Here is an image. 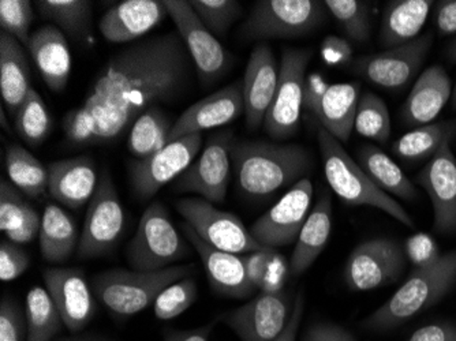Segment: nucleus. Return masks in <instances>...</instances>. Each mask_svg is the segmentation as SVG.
Returning a JSON list of instances; mask_svg holds the SVG:
<instances>
[{
    "label": "nucleus",
    "instance_id": "nucleus-58",
    "mask_svg": "<svg viewBox=\"0 0 456 341\" xmlns=\"http://www.w3.org/2000/svg\"><path fill=\"white\" fill-rule=\"evenodd\" d=\"M0 122H2V127H4V129L6 130V132L12 133L10 126L7 125L6 112H4V107H2V114H0Z\"/></svg>",
    "mask_w": 456,
    "mask_h": 341
},
{
    "label": "nucleus",
    "instance_id": "nucleus-1",
    "mask_svg": "<svg viewBox=\"0 0 456 341\" xmlns=\"http://www.w3.org/2000/svg\"><path fill=\"white\" fill-rule=\"evenodd\" d=\"M193 66L178 32L135 41L107 61L81 105L68 112L66 137L76 145L114 142L147 110L176 101Z\"/></svg>",
    "mask_w": 456,
    "mask_h": 341
},
{
    "label": "nucleus",
    "instance_id": "nucleus-19",
    "mask_svg": "<svg viewBox=\"0 0 456 341\" xmlns=\"http://www.w3.org/2000/svg\"><path fill=\"white\" fill-rule=\"evenodd\" d=\"M433 207V230L439 235L456 232V158L451 142L444 143L417 175Z\"/></svg>",
    "mask_w": 456,
    "mask_h": 341
},
{
    "label": "nucleus",
    "instance_id": "nucleus-41",
    "mask_svg": "<svg viewBox=\"0 0 456 341\" xmlns=\"http://www.w3.org/2000/svg\"><path fill=\"white\" fill-rule=\"evenodd\" d=\"M189 4L205 28L216 37H223L242 15V6L235 0H191Z\"/></svg>",
    "mask_w": 456,
    "mask_h": 341
},
{
    "label": "nucleus",
    "instance_id": "nucleus-12",
    "mask_svg": "<svg viewBox=\"0 0 456 341\" xmlns=\"http://www.w3.org/2000/svg\"><path fill=\"white\" fill-rule=\"evenodd\" d=\"M407 266L406 248L388 238L361 243L345 266V281L353 291H373L395 283Z\"/></svg>",
    "mask_w": 456,
    "mask_h": 341
},
{
    "label": "nucleus",
    "instance_id": "nucleus-16",
    "mask_svg": "<svg viewBox=\"0 0 456 341\" xmlns=\"http://www.w3.org/2000/svg\"><path fill=\"white\" fill-rule=\"evenodd\" d=\"M293 304L281 289L263 291L248 304L223 313L217 321L227 325L240 341H273L286 329Z\"/></svg>",
    "mask_w": 456,
    "mask_h": 341
},
{
    "label": "nucleus",
    "instance_id": "nucleus-43",
    "mask_svg": "<svg viewBox=\"0 0 456 341\" xmlns=\"http://www.w3.org/2000/svg\"><path fill=\"white\" fill-rule=\"evenodd\" d=\"M33 12L29 0H2L0 2V28L27 48L29 43Z\"/></svg>",
    "mask_w": 456,
    "mask_h": 341
},
{
    "label": "nucleus",
    "instance_id": "nucleus-38",
    "mask_svg": "<svg viewBox=\"0 0 456 341\" xmlns=\"http://www.w3.org/2000/svg\"><path fill=\"white\" fill-rule=\"evenodd\" d=\"M18 137L27 145L38 146L45 142L53 130V119L45 100L32 88L14 117Z\"/></svg>",
    "mask_w": 456,
    "mask_h": 341
},
{
    "label": "nucleus",
    "instance_id": "nucleus-20",
    "mask_svg": "<svg viewBox=\"0 0 456 341\" xmlns=\"http://www.w3.org/2000/svg\"><path fill=\"white\" fill-rule=\"evenodd\" d=\"M45 283L65 327L71 333L86 329L96 314V302L86 273L77 268H48Z\"/></svg>",
    "mask_w": 456,
    "mask_h": 341
},
{
    "label": "nucleus",
    "instance_id": "nucleus-37",
    "mask_svg": "<svg viewBox=\"0 0 456 341\" xmlns=\"http://www.w3.org/2000/svg\"><path fill=\"white\" fill-rule=\"evenodd\" d=\"M25 314L28 341H53L65 325L50 292L43 287H33L28 292Z\"/></svg>",
    "mask_w": 456,
    "mask_h": 341
},
{
    "label": "nucleus",
    "instance_id": "nucleus-53",
    "mask_svg": "<svg viewBox=\"0 0 456 341\" xmlns=\"http://www.w3.org/2000/svg\"><path fill=\"white\" fill-rule=\"evenodd\" d=\"M435 27L439 35H456V0H443L437 4Z\"/></svg>",
    "mask_w": 456,
    "mask_h": 341
},
{
    "label": "nucleus",
    "instance_id": "nucleus-9",
    "mask_svg": "<svg viewBox=\"0 0 456 341\" xmlns=\"http://www.w3.org/2000/svg\"><path fill=\"white\" fill-rule=\"evenodd\" d=\"M126 225L125 210L109 171H102L86 223L79 235L77 256L81 260L102 257L114 250Z\"/></svg>",
    "mask_w": 456,
    "mask_h": 341
},
{
    "label": "nucleus",
    "instance_id": "nucleus-50",
    "mask_svg": "<svg viewBox=\"0 0 456 341\" xmlns=\"http://www.w3.org/2000/svg\"><path fill=\"white\" fill-rule=\"evenodd\" d=\"M301 341H357L347 329L332 322H314L307 328Z\"/></svg>",
    "mask_w": 456,
    "mask_h": 341
},
{
    "label": "nucleus",
    "instance_id": "nucleus-52",
    "mask_svg": "<svg viewBox=\"0 0 456 341\" xmlns=\"http://www.w3.org/2000/svg\"><path fill=\"white\" fill-rule=\"evenodd\" d=\"M407 341H456V324L439 321L424 325L412 333Z\"/></svg>",
    "mask_w": 456,
    "mask_h": 341
},
{
    "label": "nucleus",
    "instance_id": "nucleus-34",
    "mask_svg": "<svg viewBox=\"0 0 456 341\" xmlns=\"http://www.w3.org/2000/svg\"><path fill=\"white\" fill-rule=\"evenodd\" d=\"M38 12L73 40L92 36V4L88 0H38Z\"/></svg>",
    "mask_w": 456,
    "mask_h": 341
},
{
    "label": "nucleus",
    "instance_id": "nucleus-42",
    "mask_svg": "<svg viewBox=\"0 0 456 341\" xmlns=\"http://www.w3.org/2000/svg\"><path fill=\"white\" fill-rule=\"evenodd\" d=\"M197 299V283L193 277H184L182 280L164 289L155 304V315L160 321H170L183 314Z\"/></svg>",
    "mask_w": 456,
    "mask_h": 341
},
{
    "label": "nucleus",
    "instance_id": "nucleus-25",
    "mask_svg": "<svg viewBox=\"0 0 456 341\" xmlns=\"http://www.w3.org/2000/svg\"><path fill=\"white\" fill-rule=\"evenodd\" d=\"M48 193L69 209L91 202L99 186L96 166L89 156L66 158L48 166Z\"/></svg>",
    "mask_w": 456,
    "mask_h": 341
},
{
    "label": "nucleus",
    "instance_id": "nucleus-17",
    "mask_svg": "<svg viewBox=\"0 0 456 341\" xmlns=\"http://www.w3.org/2000/svg\"><path fill=\"white\" fill-rule=\"evenodd\" d=\"M314 184L310 179L297 182L281 201L264 213L250 228L252 237L264 248H286L298 240L299 232L310 213Z\"/></svg>",
    "mask_w": 456,
    "mask_h": 341
},
{
    "label": "nucleus",
    "instance_id": "nucleus-44",
    "mask_svg": "<svg viewBox=\"0 0 456 341\" xmlns=\"http://www.w3.org/2000/svg\"><path fill=\"white\" fill-rule=\"evenodd\" d=\"M22 191L7 179L0 181V230L9 232L20 224L29 209L30 204L25 201Z\"/></svg>",
    "mask_w": 456,
    "mask_h": 341
},
{
    "label": "nucleus",
    "instance_id": "nucleus-40",
    "mask_svg": "<svg viewBox=\"0 0 456 341\" xmlns=\"http://www.w3.org/2000/svg\"><path fill=\"white\" fill-rule=\"evenodd\" d=\"M325 9L350 40L363 43L370 35V4L362 0H325Z\"/></svg>",
    "mask_w": 456,
    "mask_h": 341
},
{
    "label": "nucleus",
    "instance_id": "nucleus-8",
    "mask_svg": "<svg viewBox=\"0 0 456 341\" xmlns=\"http://www.w3.org/2000/svg\"><path fill=\"white\" fill-rule=\"evenodd\" d=\"M312 55L314 53L305 48L284 51L279 69L278 89L264 120V129L273 140H289L298 130L304 109L307 66Z\"/></svg>",
    "mask_w": 456,
    "mask_h": 341
},
{
    "label": "nucleus",
    "instance_id": "nucleus-14",
    "mask_svg": "<svg viewBox=\"0 0 456 341\" xmlns=\"http://www.w3.org/2000/svg\"><path fill=\"white\" fill-rule=\"evenodd\" d=\"M232 132L212 135L201 155L178 179L174 189L179 193L197 194L211 204H222L227 196L232 171Z\"/></svg>",
    "mask_w": 456,
    "mask_h": 341
},
{
    "label": "nucleus",
    "instance_id": "nucleus-18",
    "mask_svg": "<svg viewBox=\"0 0 456 341\" xmlns=\"http://www.w3.org/2000/svg\"><path fill=\"white\" fill-rule=\"evenodd\" d=\"M202 134H191L168 142L151 158L130 166V181L141 199H152L161 187L178 179L191 166L202 146Z\"/></svg>",
    "mask_w": 456,
    "mask_h": 341
},
{
    "label": "nucleus",
    "instance_id": "nucleus-39",
    "mask_svg": "<svg viewBox=\"0 0 456 341\" xmlns=\"http://www.w3.org/2000/svg\"><path fill=\"white\" fill-rule=\"evenodd\" d=\"M354 130L362 137L386 143L391 135V117L387 104L378 94L366 92L361 96L355 114Z\"/></svg>",
    "mask_w": 456,
    "mask_h": 341
},
{
    "label": "nucleus",
    "instance_id": "nucleus-59",
    "mask_svg": "<svg viewBox=\"0 0 456 341\" xmlns=\"http://www.w3.org/2000/svg\"><path fill=\"white\" fill-rule=\"evenodd\" d=\"M452 104H453V109L456 110V84H455V88H453V91H452Z\"/></svg>",
    "mask_w": 456,
    "mask_h": 341
},
{
    "label": "nucleus",
    "instance_id": "nucleus-3",
    "mask_svg": "<svg viewBox=\"0 0 456 341\" xmlns=\"http://www.w3.org/2000/svg\"><path fill=\"white\" fill-rule=\"evenodd\" d=\"M455 284L456 250H452L416 266L401 288L369 315L362 327L371 332L395 329L442 301Z\"/></svg>",
    "mask_w": 456,
    "mask_h": 341
},
{
    "label": "nucleus",
    "instance_id": "nucleus-22",
    "mask_svg": "<svg viewBox=\"0 0 456 341\" xmlns=\"http://www.w3.org/2000/svg\"><path fill=\"white\" fill-rule=\"evenodd\" d=\"M182 230L196 248L214 291L235 299H245L255 294L257 288L248 277L243 256L212 248L189 224H184Z\"/></svg>",
    "mask_w": 456,
    "mask_h": 341
},
{
    "label": "nucleus",
    "instance_id": "nucleus-26",
    "mask_svg": "<svg viewBox=\"0 0 456 341\" xmlns=\"http://www.w3.org/2000/svg\"><path fill=\"white\" fill-rule=\"evenodd\" d=\"M28 51L50 91H65L71 73L68 37L55 25H45L30 35Z\"/></svg>",
    "mask_w": 456,
    "mask_h": 341
},
{
    "label": "nucleus",
    "instance_id": "nucleus-10",
    "mask_svg": "<svg viewBox=\"0 0 456 341\" xmlns=\"http://www.w3.org/2000/svg\"><path fill=\"white\" fill-rule=\"evenodd\" d=\"M175 209L186 220V224L212 248L232 254L264 250L240 217L217 209L207 199L200 197L181 199L175 202Z\"/></svg>",
    "mask_w": 456,
    "mask_h": 341
},
{
    "label": "nucleus",
    "instance_id": "nucleus-33",
    "mask_svg": "<svg viewBox=\"0 0 456 341\" xmlns=\"http://www.w3.org/2000/svg\"><path fill=\"white\" fill-rule=\"evenodd\" d=\"M456 137V122H435L410 130L392 145V152L401 160L419 163L439 152L442 146Z\"/></svg>",
    "mask_w": 456,
    "mask_h": 341
},
{
    "label": "nucleus",
    "instance_id": "nucleus-35",
    "mask_svg": "<svg viewBox=\"0 0 456 341\" xmlns=\"http://www.w3.org/2000/svg\"><path fill=\"white\" fill-rule=\"evenodd\" d=\"M6 171L10 182L30 199H40L48 190V166H43L24 146H7Z\"/></svg>",
    "mask_w": 456,
    "mask_h": 341
},
{
    "label": "nucleus",
    "instance_id": "nucleus-31",
    "mask_svg": "<svg viewBox=\"0 0 456 341\" xmlns=\"http://www.w3.org/2000/svg\"><path fill=\"white\" fill-rule=\"evenodd\" d=\"M38 238L41 256L50 264L66 263L78 248L76 222L56 204L45 207Z\"/></svg>",
    "mask_w": 456,
    "mask_h": 341
},
{
    "label": "nucleus",
    "instance_id": "nucleus-56",
    "mask_svg": "<svg viewBox=\"0 0 456 341\" xmlns=\"http://www.w3.org/2000/svg\"><path fill=\"white\" fill-rule=\"evenodd\" d=\"M58 341H106L102 338L94 337V336H74V337L61 338Z\"/></svg>",
    "mask_w": 456,
    "mask_h": 341
},
{
    "label": "nucleus",
    "instance_id": "nucleus-45",
    "mask_svg": "<svg viewBox=\"0 0 456 341\" xmlns=\"http://www.w3.org/2000/svg\"><path fill=\"white\" fill-rule=\"evenodd\" d=\"M0 341H28L27 314L12 297L0 304Z\"/></svg>",
    "mask_w": 456,
    "mask_h": 341
},
{
    "label": "nucleus",
    "instance_id": "nucleus-48",
    "mask_svg": "<svg viewBox=\"0 0 456 341\" xmlns=\"http://www.w3.org/2000/svg\"><path fill=\"white\" fill-rule=\"evenodd\" d=\"M41 220L40 213L30 205L24 219L20 220L17 227L6 232L7 240L15 243V245H27L36 240L40 235Z\"/></svg>",
    "mask_w": 456,
    "mask_h": 341
},
{
    "label": "nucleus",
    "instance_id": "nucleus-47",
    "mask_svg": "<svg viewBox=\"0 0 456 341\" xmlns=\"http://www.w3.org/2000/svg\"><path fill=\"white\" fill-rule=\"evenodd\" d=\"M322 56L330 66H346L353 61V45L347 38L327 36L322 43Z\"/></svg>",
    "mask_w": 456,
    "mask_h": 341
},
{
    "label": "nucleus",
    "instance_id": "nucleus-32",
    "mask_svg": "<svg viewBox=\"0 0 456 341\" xmlns=\"http://www.w3.org/2000/svg\"><path fill=\"white\" fill-rule=\"evenodd\" d=\"M358 161L369 178L389 196L392 194L404 201L419 199V190L414 183L404 175L401 166L378 146L363 145L358 150Z\"/></svg>",
    "mask_w": 456,
    "mask_h": 341
},
{
    "label": "nucleus",
    "instance_id": "nucleus-27",
    "mask_svg": "<svg viewBox=\"0 0 456 341\" xmlns=\"http://www.w3.org/2000/svg\"><path fill=\"white\" fill-rule=\"evenodd\" d=\"M452 96L451 78L442 66H430L417 79L402 109V122L416 129L435 122Z\"/></svg>",
    "mask_w": 456,
    "mask_h": 341
},
{
    "label": "nucleus",
    "instance_id": "nucleus-2",
    "mask_svg": "<svg viewBox=\"0 0 456 341\" xmlns=\"http://www.w3.org/2000/svg\"><path fill=\"white\" fill-rule=\"evenodd\" d=\"M232 158L240 191L255 199L294 186L312 166L306 149L296 143L238 142L232 146Z\"/></svg>",
    "mask_w": 456,
    "mask_h": 341
},
{
    "label": "nucleus",
    "instance_id": "nucleus-15",
    "mask_svg": "<svg viewBox=\"0 0 456 341\" xmlns=\"http://www.w3.org/2000/svg\"><path fill=\"white\" fill-rule=\"evenodd\" d=\"M432 45L433 33L427 32L407 45L355 59L351 68L379 88L399 91L417 76Z\"/></svg>",
    "mask_w": 456,
    "mask_h": 341
},
{
    "label": "nucleus",
    "instance_id": "nucleus-23",
    "mask_svg": "<svg viewBox=\"0 0 456 341\" xmlns=\"http://www.w3.org/2000/svg\"><path fill=\"white\" fill-rule=\"evenodd\" d=\"M278 82L279 70L275 55L266 43H258L250 53L242 79L246 125L248 129L257 130L264 125L266 112L275 97Z\"/></svg>",
    "mask_w": 456,
    "mask_h": 341
},
{
    "label": "nucleus",
    "instance_id": "nucleus-21",
    "mask_svg": "<svg viewBox=\"0 0 456 341\" xmlns=\"http://www.w3.org/2000/svg\"><path fill=\"white\" fill-rule=\"evenodd\" d=\"M243 112H245V102H243L242 81L232 82L225 88L191 105L174 123L168 142L186 135L201 134L204 130L228 125L234 122Z\"/></svg>",
    "mask_w": 456,
    "mask_h": 341
},
{
    "label": "nucleus",
    "instance_id": "nucleus-30",
    "mask_svg": "<svg viewBox=\"0 0 456 341\" xmlns=\"http://www.w3.org/2000/svg\"><path fill=\"white\" fill-rule=\"evenodd\" d=\"M432 0H392L387 4L381 24L380 43L394 48L419 37L430 10Z\"/></svg>",
    "mask_w": 456,
    "mask_h": 341
},
{
    "label": "nucleus",
    "instance_id": "nucleus-13",
    "mask_svg": "<svg viewBox=\"0 0 456 341\" xmlns=\"http://www.w3.org/2000/svg\"><path fill=\"white\" fill-rule=\"evenodd\" d=\"M168 15L173 18L176 32L181 35L193 61L200 81L211 86L222 78L232 66V59L219 38L212 35L200 20L199 15L186 0H164Z\"/></svg>",
    "mask_w": 456,
    "mask_h": 341
},
{
    "label": "nucleus",
    "instance_id": "nucleus-49",
    "mask_svg": "<svg viewBox=\"0 0 456 341\" xmlns=\"http://www.w3.org/2000/svg\"><path fill=\"white\" fill-rule=\"evenodd\" d=\"M275 253L271 248H264V250L255 251V253L243 254V261H245L246 271H248L250 280L255 284L256 288H261L264 280H265L266 273H268L269 266L273 264Z\"/></svg>",
    "mask_w": 456,
    "mask_h": 341
},
{
    "label": "nucleus",
    "instance_id": "nucleus-7",
    "mask_svg": "<svg viewBox=\"0 0 456 341\" xmlns=\"http://www.w3.org/2000/svg\"><path fill=\"white\" fill-rule=\"evenodd\" d=\"M189 254L186 245L160 202H152L143 212L134 237L126 248L130 268L158 272L170 268Z\"/></svg>",
    "mask_w": 456,
    "mask_h": 341
},
{
    "label": "nucleus",
    "instance_id": "nucleus-4",
    "mask_svg": "<svg viewBox=\"0 0 456 341\" xmlns=\"http://www.w3.org/2000/svg\"><path fill=\"white\" fill-rule=\"evenodd\" d=\"M316 132L325 178L343 202L353 207H378L406 227L414 228V220L404 207L369 178L337 138L332 137L319 123Z\"/></svg>",
    "mask_w": 456,
    "mask_h": 341
},
{
    "label": "nucleus",
    "instance_id": "nucleus-36",
    "mask_svg": "<svg viewBox=\"0 0 456 341\" xmlns=\"http://www.w3.org/2000/svg\"><path fill=\"white\" fill-rule=\"evenodd\" d=\"M171 129L173 125L167 115L160 107H152L133 123L127 137V149L137 160L151 158L167 145Z\"/></svg>",
    "mask_w": 456,
    "mask_h": 341
},
{
    "label": "nucleus",
    "instance_id": "nucleus-28",
    "mask_svg": "<svg viewBox=\"0 0 456 341\" xmlns=\"http://www.w3.org/2000/svg\"><path fill=\"white\" fill-rule=\"evenodd\" d=\"M0 91L9 114L18 109L32 91V74L24 45L9 33H0Z\"/></svg>",
    "mask_w": 456,
    "mask_h": 341
},
{
    "label": "nucleus",
    "instance_id": "nucleus-5",
    "mask_svg": "<svg viewBox=\"0 0 456 341\" xmlns=\"http://www.w3.org/2000/svg\"><path fill=\"white\" fill-rule=\"evenodd\" d=\"M193 265L170 266L158 272H102L92 279L97 299L117 317H132L155 304L159 295L175 281L193 274Z\"/></svg>",
    "mask_w": 456,
    "mask_h": 341
},
{
    "label": "nucleus",
    "instance_id": "nucleus-29",
    "mask_svg": "<svg viewBox=\"0 0 456 341\" xmlns=\"http://www.w3.org/2000/svg\"><path fill=\"white\" fill-rule=\"evenodd\" d=\"M330 228H332V204L330 196L322 193L317 199L314 209L310 210L309 216L299 232L298 240L294 248L289 271L294 276L305 273L327 246L330 240Z\"/></svg>",
    "mask_w": 456,
    "mask_h": 341
},
{
    "label": "nucleus",
    "instance_id": "nucleus-24",
    "mask_svg": "<svg viewBox=\"0 0 456 341\" xmlns=\"http://www.w3.org/2000/svg\"><path fill=\"white\" fill-rule=\"evenodd\" d=\"M168 17L164 0H125L111 7L100 20L102 37L114 45L142 40Z\"/></svg>",
    "mask_w": 456,
    "mask_h": 341
},
{
    "label": "nucleus",
    "instance_id": "nucleus-46",
    "mask_svg": "<svg viewBox=\"0 0 456 341\" xmlns=\"http://www.w3.org/2000/svg\"><path fill=\"white\" fill-rule=\"evenodd\" d=\"M30 258L27 251L10 240L0 243V279L4 283L15 280L29 268Z\"/></svg>",
    "mask_w": 456,
    "mask_h": 341
},
{
    "label": "nucleus",
    "instance_id": "nucleus-55",
    "mask_svg": "<svg viewBox=\"0 0 456 341\" xmlns=\"http://www.w3.org/2000/svg\"><path fill=\"white\" fill-rule=\"evenodd\" d=\"M216 320L209 325L191 330H167L164 333V341H209L212 329H214Z\"/></svg>",
    "mask_w": 456,
    "mask_h": 341
},
{
    "label": "nucleus",
    "instance_id": "nucleus-51",
    "mask_svg": "<svg viewBox=\"0 0 456 341\" xmlns=\"http://www.w3.org/2000/svg\"><path fill=\"white\" fill-rule=\"evenodd\" d=\"M406 254L411 258L416 266L429 263V261L435 260L440 256L436 243L433 242L427 235H417V237L410 238L409 242H407Z\"/></svg>",
    "mask_w": 456,
    "mask_h": 341
},
{
    "label": "nucleus",
    "instance_id": "nucleus-57",
    "mask_svg": "<svg viewBox=\"0 0 456 341\" xmlns=\"http://www.w3.org/2000/svg\"><path fill=\"white\" fill-rule=\"evenodd\" d=\"M447 55L451 61H456V38L448 45Z\"/></svg>",
    "mask_w": 456,
    "mask_h": 341
},
{
    "label": "nucleus",
    "instance_id": "nucleus-6",
    "mask_svg": "<svg viewBox=\"0 0 456 341\" xmlns=\"http://www.w3.org/2000/svg\"><path fill=\"white\" fill-rule=\"evenodd\" d=\"M324 20V2L319 0H260L240 27V36L260 43L298 38L314 32Z\"/></svg>",
    "mask_w": 456,
    "mask_h": 341
},
{
    "label": "nucleus",
    "instance_id": "nucleus-11",
    "mask_svg": "<svg viewBox=\"0 0 456 341\" xmlns=\"http://www.w3.org/2000/svg\"><path fill=\"white\" fill-rule=\"evenodd\" d=\"M360 99L361 86L357 82L330 84L320 74L307 76L304 107L340 143L347 142L354 130Z\"/></svg>",
    "mask_w": 456,
    "mask_h": 341
},
{
    "label": "nucleus",
    "instance_id": "nucleus-54",
    "mask_svg": "<svg viewBox=\"0 0 456 341\" xmlns=\"http://www.w3.org/2000/svg\"><path fill=\"white\" fill-rule=\"evenodd\" d=\"M304 295H302V292H299V294L297 295L296 301H294L293 312H291V315H289V324H287L286 329L273 341H297L299 325H301L302 317H304Z\"/></svg>",
    "mask_w": 456,
    "mask_h": 341
}]
</instances>
